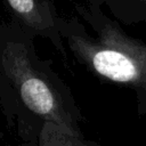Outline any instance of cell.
Here are the masks:
<instances>
[{
	"label": "cell",
	"instance_id": "1",
	"mask_svg": "<svg viewBox=\"0 0 146 146\" xmlns=\"http://www.w3.org/2000/svg\"><path fill=\"white\" fill-rule=\"evenodd\" d=\"M33 39L15 21L0 22V107L7 124L29 145H36L46 121L83 136L71 89L38 55Z\"/></svg>",
	"mask_w": 146,
	"mask_h": 146
},
{
	"label": "cell",
	"instance_id": "2",
	"mask_svg": "<svg viewBox=\"0 0 146 146\" xmlns=\"http://www.w3.org/2000/svg\"><path fill=\"white\" fill-rule=\"evenodd\" d=\"M76 11L95 34L75 18L59 17L64 44L95 76L131 89L139 116L146 117V43L128 35L96 6H78Z\"/></svg>",
	"mask_w": 146,
	"mask_h": 146
},
{
	"label": "cell",
	"instance_id": "3",
	"mask_svg": "<svg viewBox=\"0 0 146 146\" xmlns=\"http://www.w3.org/2000/svg\"><path fill=\"white\" fill-rule=\"evenodd\" d=\"M2 2L13 21L33 36L49 40L63 56L66 55L59 33V16L55 0H2Z\"/></svg>",
	"mask_w": 146,
	"mask_h": 146
},
{
	"label": "cell",
	"instance_id": "4",
	"mask_svg": "<svg viewBox=\"0 0 146 146\" xmlns=\"http://www.w3.org/2000/svg\"><path fill=\"white\" fill-rule=\"evenodd\" d=\"M90 144L94 143L86 140L84 136L76 135L52 121L43 122L36 141L39 146H86Z\"/></svg>",
	"mask_w": 146,
	"mask_h": 146
},
{
	"label": "cell",
	"instance_id": "5",
	"mask_svg": "<svg viewBox=\"0 0 146 146\" xmlns=\"http://www.w3.org/2000/svg\"><path fill=\"white\" fill-rule=\"evenodd\" d=\"M144 3H145V5H146V0H144Z\"/></svg>",
	"mask_w": 146,
	"mask_h": 146
}]
</instances>
